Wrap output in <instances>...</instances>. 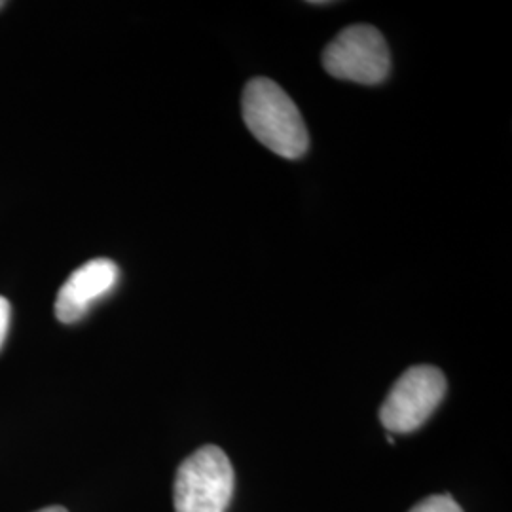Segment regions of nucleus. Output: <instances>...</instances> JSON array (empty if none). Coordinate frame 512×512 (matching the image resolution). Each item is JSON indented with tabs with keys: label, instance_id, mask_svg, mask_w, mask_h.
<instances>
[{
	"label": "nucleus",
	"instance_id": "39448f33",
	"mask_svg": "<svg viewBox=\"0 0 512 512\" xmlns=\"http://www.w3.org/2000/svg\"><path fill=\"white\" fill-rule=\"evenodd\" d=\"M120 277L118 266L109 258H95L74 270L55 300V317L73 325L84 319L93 304L105 298L116 287Z\"/></svg>",
	"mask_w": 512,
	"mask_h": 512
},
{
	"label": "nucleus",
	"instance_id": "423d86ee",
	"mask_svg": "<svg viewBox=\"0 0 512 512\" xmlns=\"http://www.w3.org/2000/svg\"><path fill=\"white\" fill-rule=\"evenodd\" d=\"M410 512H463L450 495H431Z\"/></svg>",
	"mask_w": 512,
	"mask_h": 512
},
{
	"label": "nucleus",
	"instance_id": "1a4fd4ad",
	"mask_svg": "<svg viewBox=\"0 0 512 512\" xmlns=\"http://www.w3.org/2000/svg\"><path fill=\"white\" fill-rule=\"evenodd\" d=\"M4 4H6V2H2V0H0V10H2V8H4Z\"/></svg>",
	"mask_w": 512,
	"mask_h": 512
},
{
	"label": "nucleus",
	"instance_id": "f257e3e1",
	"mask_svg": "<svg viewBox=\"0 0 512 512\" xmlns=\"http://www.w3.org/2000/svg\"><path fill=\"white\" fill-rule=\"evenodd\" d=\"M247 129L266 148L287 160L302 158L310 133L293 99L270 78H253L241 97Z\"/></svg>",
	"mask_w": 512,
	"mask_h": 512
},
{
	"label": "nucleus",
	"instance_id": "0eeeda50",
	"mask_svg": "<svg viewBox=\"0 0 512 512\" xmlns=\"http://www.w3.org/2000/svg\"><path fill=\"white\" fill-rule=\"evenodd\" d=\"M10 317H12V306L4 296H0V349L4 346L6 334L10 329Z\"/></svg>",
	"mask_w": 512,
	"mask_h": 512
},
{
	"label": "nucleus",
	"instance_id": "6e6552de",
	"mask_svg": "<svg viewBox=\"0 0 512 512\" xmlns=\"http://www.w3.org/2000/svg\"><path fill=\"white\" fill-rule=\"evenodd\" d=\"M37 512H67V509H63V507H46V509H40Z\"/></svg>",
	"mask_w": 512,
	"mask_h": 512
},
{
	"label": "nucleus",
	"instance_id": "7ed1b4c3",
	"mask_svg": "<svg viewBox=\"0 0 512 512\" xmlns=\"http://www.w3.org/2000/svg\"><path fill=\"white\" fill-rule=\"evenodd\" d=\"M323 67L334 78L374 86L391 71V55L376 27L351 25L325 48Z\"/></svg>",
	"mask_w": 512,
	"mask_h": 512
},
{
	"label": "nucleus",
	"instance_id": "20e7f679",
	"mask_svg": "<svg viewBox=\"0 0 512 512\" xmlns=\"http://www.w3.org/2000/svg\"><path fill=\"white\" fill-rule=\"evenodd\" d=\"M446 395V378L439 368L412 366L391 387L380 420L391 433H412L437 410Z\"/></svg>",
	"mask_w": 512,
	"mask_h": 512
},
{
	"label": "nucleus",
	"instance_id": "f03ea898",
	"mask_svg": "<svg viewBox=\"0 0 512 512\" xmlns=\"http://www.w3.org/2000/svg\"><path fill=\"white\" fill-rule=\"evenodd\" d=\"M234 494V467L219 446H203L175 476V511L226 512Z\"/></svg>",
	"mask_w": 512,
	"mask_h": 512
}]
</instances>
